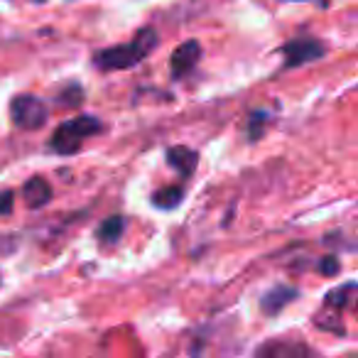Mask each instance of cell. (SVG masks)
Segmentation results:
<instances>
[{
	"label": "cell",
	"mask_w": 358,
	"mask_h": 358,
	"mask_svg": "<svg viewBox=\"0 0 358 358\" xmlns=\"http://www.w3.org/2000/svg\"><path fill=\"white\" fill-rule=\"evenodd\" d=\"M101 130H103V123H101L96 115H79V118L64 120V123L52 133L50 148L59 155H74L81 150L84 140L99 135Z\"/></svg>",
	"instance_id": "obj_2"
},
{
	"label": "cell",
	"mask_w": 358,
	"mask_h": 358,
	"mask_svg": "<svg viewBox=\"0 0 358 358\" xmlns=\"http://www.w3.org/2000/svg\"><path fill=\"white\" fill-rule=\"evenodd\" d=\"M319 270H322L324 275H329V278H331V275H336V273H338V260L329 255V258H324V260H322V265H319Z\"/></svg>",
	"instance_id": "obj_14"
},
{
	"label": "cell",
	"mask_w": 358,
	"mask_h": 358,
	"mask_svg": "<svg viewBox=\"0 0 358 358\" xmlns=\"http://www.w3.org/2000/svg\"><path fill=\"white\" fill-rule=\"evenodd\" d=\"M13 192L10 189H6V192H0V214L6 216V214H10L13 211Z\"/></svg>",
	"instance_id": "obj_13"
},
{
	"label": "cell",
	"mask_w": 358,
	"mask_h": 358,
	"mask_svg": "<svg viewBox=\"0 0 358 358\" xmlns=\"http://www.w3.org/2000/svg\"><path fill=\"white\" fill-rule=\"evenodd\" d=\"M81 99H84V91H81L79 86H69V89L59 96V101H64V106H79Z\"/></svg>",
	"instance_id": "obj_12"
},
{
	"label": "cell",
	"mask_w": 358,
	"mask_h": 358,
	"mask_svg": "<svg viewBox=\"0 0 358 358\" xmlns=\"http://www.w3.org/2000/svg\"><path fill=\"white\" fill-rule=\"evenodd\" d=\"M182 187H167V189L157 192V194L152 196V204L157 206V209H174V206H179V201H182Z\"/></svg>",
	"instance_id": "obj_11"
},
{
	"label": "cell",
	"mask_w": 358,
	"mask_h": 358,
	"mask_svg": "<svg viewBox=\"0 0 358 358\" xmlns=\"http://www.w3.org/2000/svg\"><path fill=\"white\" fill-rule=\"evenodd\" d=\"M22 196H25V204L30 209H42L52 201V187L47 179L42 177H32L30 182H25L22 187Z\"/></svg>",
	"instance_id": "obj_7"
},
{
	"label": "cell",
	"mask_w": 358,
	"mask_h": 358,
	"mask_svg": "<svg viewBox=\"0 0 358 358\" xmlns=\"http://www.w3.org/2000/svg\"><path fill=\"white\" fill-rule=\"evenodd\" d=\"M157 47V32L152 27H145L135 35L133 42L128 45H115L108 47V50L99 52L94 57V64L99 66L101 71H120V69H130V66L140 64L150 52Z\"/></svg>",
	"instance_id": "obj_1"
},
{
	"label": "cell",
	"mask_w": 358,
	"mask_h": 358,
	"mask_svg": "<svg viewBox=\"0 0 358 358\" xmlns=\"http://www.w3.org/2000/svg\"><path fill=\"white\" fill-rule=\"evenodd\" d=\"M297 297V289L292 287H275L273 292H268L263 297V309L268 314H278L285 304H289L292 299Z\"/></svg>",
	"instance_id": "obj_8"
},
{
	"label": "cell",
	"mask_w": 358,
	"mask_h": 358,
	"mask_svg": "<svg viewBox=\"0 0 358 358\" xmlns=\"http://www.w3.org/2000/svg\"><path fill=\"white\" fill-rule=\"evenodd\" d=\"M196 162H199V155H196L192 148H185V145H179V148H169L167 150V164L182 179H187L192 172H194Z\"/></svg>",
	"instance_id": "obj_6"
},
{
	"label": "cell",
	"mask_w": 358,
	"mask_h": 358,
	"mask_svg": "<svg viewBox=\"0 0 358 358\" xmlns=\"http://www.w3.org/2000/svg\"><path fill=\"white\" fill-rule=\"evenodd\" d=\"M199 57H201V45L196 40L179 45L177 50L172 52V57H169V71H172V76L179 79V76L189 74L196 66V62H199Z\"/></svg>",
	"instance_id": "obj_5"
},
{
	"label": "cell",
	"mask_w": 358,
	"mask_h": 358,
	"mask_svg": "<svg viewBox=\"0 0 358 358\" xmlns=\"http://www.w3.org/2000/svg\"><path fill=\"white\" fill-rule=\"evenodd\" d=\"M125 231V219L123 216H110L108 221H103V226L99 229V241L101 243H115Z\"/></svg>",
	"instance_id": "obj_10"
},
{
	"label": "cell",
	"mask_w": 358,
	"mask_h": 358,
	"mask_svg": "<svg viewBox=\"0 0 358 358\" xmlns=\"http://www.w3.org/2000/svg\"><path fill=\"white\" fill-rule=\"evenodd\" d=\"M10 118L22 130H40L50 118V108L40 96L22 94L10 101Z\"/></svg>",
	"instance_id": "obj_3"
},
{
	"label": "cell",
	"mask_w": 358,
	"mask_h": 358,
	"mask_svg": "<svg viewBox=\"0 0 358 358\" xmlns=\"http://www.w3.org/2000/svg\"><path fill=\"white\" fill-rule=\"evenodd\" d=\"M353 292H356V282H346L334 287L331 292L327 294V307H331L336 314H341V309H346L353 299Z\"/></svg>",
	"instance_id": "obj_9"
},
{
	"label": "cell",
	"mask_w": 358,
	"mask_h": 358,
	"mask_svg": "<svg viewBox=\"0 0 358 358\" xmlns=\"http://www.w3.org/2000/svg\"><path fill=\"white\" fill-rule=\"evenodd\" d=\"M282 55H285V69H294V66L309 64V62H317L327 55V47L319 40H292L287 45H282Z\"/></svg>",
	"instance_id": "obj_4"
}]
</instances>
